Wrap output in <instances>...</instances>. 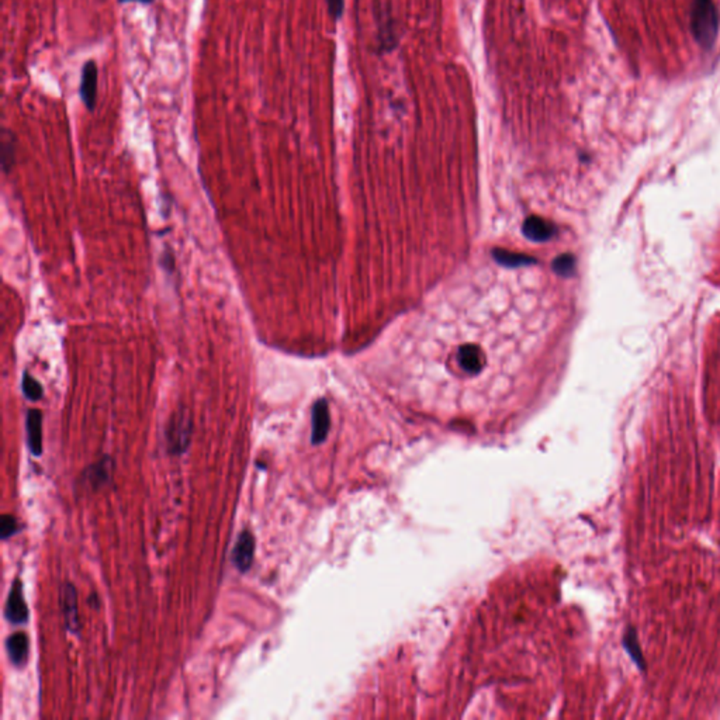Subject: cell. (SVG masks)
<instances>
[{"label":"cell","instance_id":"15","mask_svg":"<svg viewBox=\"0 0 720 720\" xmlns=\"http://www.w3.org/2000/svg\"><path fill=\"white\" fill-rule=\"evenodd\" d=\"M0 532H1V539L7 541L9 538L14 536L16 533L20 532V526L16 521L14 516L11 515H3L1 516V523H0Z\"/></svg>","mask_w":720,"mask_h":720},{"label":"cell","instance_id":"13","mask_svg":"<svg viewBox=\"0 0 720 720\" xmlns=\"http://www.w3.org/2000/svg\"><path fill=\"white\" fill-rule=\"evenodd\" d=\"M397 46V34L394 28V23L391 21L390 17H386L379 30V47L383 48L385 51H391Z\"/></svg>","mask_w":720,"mask_h":720},{"label":"cell","instance_id":"9","mask_svg":"<svg viewBox=\"0 0 720 720\" xmlns=\"http://www.w3.org/2000/svg\"><path fill=\"white\" fill-rule=\"evenodd\" d=\"M328 431H330L328 405L324 400H321L315 402L313 408V431H311L313 444H323L327 439Z\"/></svg>","mask_w":720,"mask_h":720},{"label":"cell","instance_id":"10","mask_svg":"<svg viewBox=\"0 0 720 720\" xmlns=\"http://www.w3.org/2000/svg\"><path fill=\"white\" fill-rule=\"evenodd\" d=\"M6 650L11 664L23 667L28 659V637L23 632L10 635L6 640Z\"/></svg>","mask_w":720,"mask_h":720},{"label":"cell","instance_id":"16","mask_svg":"<svg viewBox=\"0 0 720 720\" xmlns=\"http://www.w3.org/2000/svg\"><path fill=\"white\" fill-rule=\"evenodd\" d=\"M328 13L331 16L333 21H339L343 16V9H345V1L343 0H325Z\"/></svg>","mask_w":720,"mask_h":720},{"label":"cell","instance_id":"6","mask_svg":"<svg viewBox=\"0 0 720 720\" xmlns=\"http://www.w3.org/2000/svg\"><path fill=\"white\" fill-rule=\"evenodd\" d=\"M61 605H62L66 629L73 635H79L80 622H79V612H78V593H76V588L71 583H66L62 587Z\"/></svg>","mask_w":720,"mask_h":720},{"label":"cell","instance_id":"14","mask_svg":"<svg viewBox=\"0 0 720 720\" xmlns=\"http://www.w3.org/2000/svg\"><path fill=\"white\" fill-rule=\"evenodd\" d=\"M21 388H23V394L24 397L28 400V401H38L43 398L44 395V390H43V386L41 383L34 379L27 370L23 373V379H21Z\"/></svg>","mask_w":720,"mask_h":720},{"label":"cell","instance_id":"4","mask_svg":"<svg viewBox=\"0 0 720 720\" xmlns=\"http://www.w3.org/2000/svg\"><path fill=\"white\" fill-rule=\"evenodd\" d=\"M4 616L13 625H21L28 619V610L23 595V583L19 578L14 580L10 588L4 607Z\"/></svg>","mask_w":720,"mask_h":720},{"label":"cell","instance_id":"3","mask_svg":"<svg viewBox=\"0 0 720 720\" xmlns=\"http://www.w3.org/2000/svg\"><path fill=\"white\" fill-rule=\"evenodd\" d=\"M98 86H99V68L93 59L83 63L80 71L79 96L88 111L93 113L98 105Z\"/></svg>","mask_w":720,"mask_h":720},{"label":"cell","instance_id":"18","mask_svg":"<svg viewBox=\"0 0 720 720\" xmlns=\"http://www.w3.org/2000/svg\"><path fill=\"white\" fill-rule=\"evenodd\" d=\"M130 1L141 3V4H152L155 0H118V3H130Z\"/></svg>","mask_w":720,"mask_h":720},{"label":"cell","instance_id":"7","mask_svg":"<svg viewBox=\"0 0 720 720\" xmlns=\"http://www.w3.org/2000/svg\"><path fill=\"white\" fill-rule=\"evenodd\" d=\"M113 459L110 456H103L100 460L96 463L88 466L83 470L82 480L86 486H89L93 490H99L103 486L111 481V474H113Z\"/></svg>","mask_w":720,"mask_h":720},{"label":"cell","instance_id":"5","mask_svg":"<svg viewBox=\"0 0 720 720\" xmlns=\"http://www.w3.org/2000/svg\"><path fill=\"white\" fill-rule=\"evenodd\" d=\"M255 536L251 531L245 529L238 535L236 543L232 551V563L241 571L246 573L254 563L255 557Z\"/></svg>","mask_w":720,"mask_h":720},{"label":"cell","instance_id":"2","mask_svg":"<svg viewBox=\"0 0 720 720\" xmlns=\"http://www.w3.org/2000/svg\"><path fill=\"white\" fill-rule=\"evenodd\" d=\"M193 419L187 408H179L172 414L165 428L167 452L173 456L183 454L192 442Z\"/></svg>","mask_w":720,"mask_h":720},{"label":"cell","instance_id":"1","mask_svg":"<svg viewBox=\"0 0 720 720\" xmlns=\"http://www.w3.org/2000/svg\"><path fill=\"white\" fill-rule=\"evenodd\" d=\"M691 28L701 47H712L719 30V14L714 0H692Z\"/></svg>","mask_w":720,"mask_h":720},{"label":"cell","instance_id":"12","mask_svg":"<svg viewBox=\"0 0 720 720\" xmlns=\"http://www.w3.org/2000/svg\"><path fill=\"white\" fill-rule=\"evenodd\" d=\"M14 155H16V137L11 131L4 130L1 135V164L4 172H7L9 167L13 165Z\"/></svg>","mask_w":720,"mask_h":720},{"label":"cell","instance_id":"17","mask_svg":"<svg viewBox=\"0 0 720 720\" xmlns=\"http://www.w3.org/2000/svg\"><path fill=\"white\" fill-rule=\"evenodd\" d=\"M160 264L162 266V269H165V272L172 275L174 272V255L170 249H165L161 255V259H160Z\"/></svg>","mask_w":720,"mask_h":720},{"label":"cell","instance_id":"8","mask_svg":"<svg viewBox=\"0 0 720 720\" xmlns=\"http://www.w3.org/2000/svg\"><path fill=\"white\" fill-rule=\"evenodd\" d=\"M27 444L34 456L43 453V412L40 409H28L26 415Z\"/></svg>","mask_w":720,"mask_h":720},{"label":"cell","instance_id":"11","mask_svg":"<svg viewBox=\"0 0 720 720\" xmlns=\"http://www.w3.org/2000/svg\"><path fill=\"white\" fill-rule=\"evenodd\" d=\"M622 642H623V647L626 649L627 654L635 662V664L639 667V669L645 671L646 669V660L643 657L642 647H640L639 639H637V633H636V629L633 626H627L626 627Z\"/></svg>","mask_w":720,"mask_h":720}]
</instances>
